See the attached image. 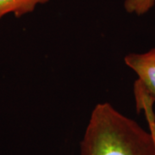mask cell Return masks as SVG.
I'll use <instances>...</instances> for the list:
<instances>
[{
    "instance_id": "cell-3",
    "label": "cell",
    "mask_w": 155,
    "mask_h": 155,
    "mask_svg": "<svg viewBox=\"0 0 155 155\" xmlns=\"http://www.w3.org/2000/svg\"><path fill=\"white\" fill-rule=\"evenodd\" d=\"M49 0H0V20L8 14L20 17L33 12L40 5Z\"/></svg>"
},
{
    "instance_id": "cell-5",
    "label": "cell",
    "mask_w": 155,
    "mask_h": 155,
    "mask_svg": "<svg viewBox=\"0 0 155 155\" xmlns=\"http://www.w3.org/2000/svg\"><path fill=\"white\" fill-rule=\"evenodd\" d=\"M147 122L149 125V132L152 134L153 140L155 142V116L153 114H149V115H146Z\"/></svg>"
},
{
    "instance_id": "cell-1",
    "label": "cell",
    "mask_w": 155,
    "mask_h": 155,
    "mask_svg": "<svg viewBox=\"0 0 155 155\" xmlns=\"http://www.w3.org/2000/svg\"><path fill=\"white\" fill-rule=\"evenodd\" d=\"M80 155H155V142L137 122L102 103L91 114Z\"/></svg>"
},
{
    "instance_id": "cell-2",
    "label": "cell",
    "mask_w": 155,
    "mask_h": 155,
    "mask_svg": "<svg viewBox=\"0 0 155 155\" xmlns=\"http://www.w3.org/2000/svg\"><path fill=\"white\" fill-rule=\"evenodd\" d=\"M124 61L138 76L134 85L137 107L153 106L155 101V48L141 54H129Z\"/></svg>"
},
{
    "instance_id": "cell-4",
    "label": "cell",
    "mask_w": 155,
    "mask_h": 155,
    "mask_svg": "<svg viewBox=\"0 0 155 155\" xmlns=\"http://www.w3.org/2000/svg\"><path fill=\"white\" fill-rule=\"evenodd\" d=\"M155 5V0H124V8L127 13L138 16L144 15Z\"/></svg>"
}]
</instances>
